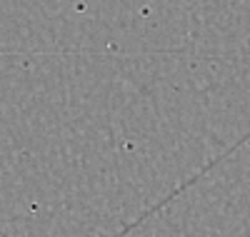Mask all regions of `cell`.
<instances>
[{"label":"cell","mask_w":250,"mask_h":237,"mask_svg":"<svg viewBox=\"0 0 250 237\" xmlns=\"http://www.w3.org/2000/svg\"><path fill=\"white\" fill-rule=\"evenodd\" d=\"M0 237H10V235H5V232H0Z\"/></svg>","instance_id":"1"}]
</instances>
